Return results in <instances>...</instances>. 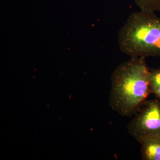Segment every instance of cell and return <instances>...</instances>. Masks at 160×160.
<instances>
[{
  "mask_svg": "<svg viewBox=\"0 0 160 160\" xmlns=\"http://www.w3.org/2000/svg\"><path fill=\"white\" fill-rule=\"evenodd\" d=\"M145 58H131L119 65L112 74L109 105L122 116L136 114L151 93L150 70Z\"/></svg>",
  "mask_w": 160,
  "mask_h": 160,
  "instance_id": "obj_1",
  "label": "cell"
},
{
  "mask_svg": "<svg viewBox=\"0 0 160 160\" xmlns=\"http://www.w3.org/2000/svg\"><path fill=\"white\" fill-rule=\"evenodd\" d=\"M120 51L131 58L160 57V18L155 12H132L120 29Z\"/></svg>",
  "mask_w": 160,
  "mask_h": 160,
  "instance_id": "obj_2",
  "label": "cell"
},
{
  "mask_svg": "<svg viewBox=\"0 0 160 160\" xmlns=\"http://www.w3.org/2000/svg\"><path fill=\"white\" fill-rule=\"evenodd\" d=\"M128 126L129 133L138 142L145 138L160 136V102L147 100Z\"/></svg>",
  "mask_w": 160,
  "mask_h": 160,
  "instance_id": "obj_3",
  "label": "cell"
},
{
  "mask_svg": "<svg viewBox=\"0 0 160 160\" xmlns=\"http://www.w3.org/2000/svg\"><path fill=\"white\" fill-rule=\"evenodd\" d=\"M138 142L143 160H160V136L145 138Z\"/></svg>",
  "mask_w": 160,
  "mask_h": 160,
  "instance_id": "obj_4",
  "label": "cell"
},
{
  "mask_svg": "<svg viewBox=\"0 0 160 160\" xmlns=\"http://www.w3.org/2000/svg\"><path fill=\"white\" fill-rule=\"evenodd\" d=\"M149 88L150 93L160 99V69L150 70Z\"/></svg>",
  "mask_w": 160,
  "mask_h": 160,
  "instance_id": "obj_5",
  "label": "cell"
},
{
  "mask_svg": "<svg viewBox=\"0 0 160 160\" xmlns=\"http://www.w3.org/2000/svg\"><path fill=\"white\" fill-rule=\"evenodd\" d=\"M142 11L155 12L160 11V0H133Z\"/></svg>",
  "mask_w": 160,
  "mask_h": 160,
  "instance_id": "obj_6",
  "label": "cell"
}]
</instances>
